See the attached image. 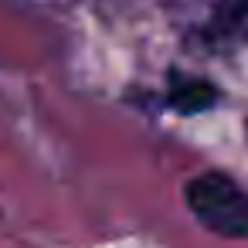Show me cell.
Returning <instances> with one entry per match:
<instances>
[{"label":"cell","mask_w":248,"mask_h":248,"mask_svg":"<svg viewBox=\"0 0 248 248\" xmlns=\"http://www.w3.org/2000/svg\"><path fill=\"white\" fill-rule=\"evenodd\" d=\"M201 38L214 48L245 41L248 38V0H217L201 28Z\"/></svg>","instance_id":"cell-2"},{"label":"cell","mask_w":248,"mask_h":248,"mask_svg":"<svg viewBox=\"0 0 248 248\" xmlns=\"http://www.w3.org/2000/svg\"><path fill=\"white\" fill-rule=\"evenodd\" d=\"M214 102H217V85H214V82L197 78V75H180V72H170L167 106H170L173 112L197 116V112H207Z\"/></svg>","instance_id":"cell-3"},{"label":"cell","mask_w":248,"mask_h":248,"mask_svg":"<svg viewBox=\"0 0 248 248\" xmlns=\"http://www.w3.org/2000/svg\"><path fill=\"white\" fill-rule=\"evenodd\" d=\"M190 214L221 238H248V194L224 173L207 170L184 184Z\"/></svg>","instance_id":"cell-1"}]
</instances>
